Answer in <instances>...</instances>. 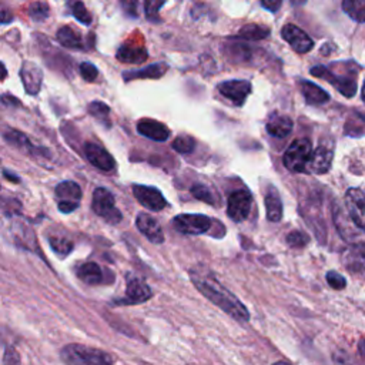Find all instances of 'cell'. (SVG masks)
<instances>
[{
  "label": "cell",
  "mask_w": 365,
  "mask_h": 365,
  "mask_svg": "<svg viewBox=\"0 0 365 365\" xmlns=\"http://www.w3.org/2000/svg\"><path fill=\"white\" fill-rule=\"evenodd\" d=\"M190 278L197 289L225 314L238 322H248L250 314L245 305L218 281L208 267L202 264L194 265L190 268Z\"/></svg>",
  "instance_id": "1"
},
{
  "label": "cell",
  "mask_w": 365,
  "mask_h": 365,
  "mask_svg": "<svg viewBox=\"0 0 365 365\" xmlns=\"http://www.w3.org/2000/svg\"><path fill=\"white\" fill-rule=\"evenodd\" d=\"M359 70L361 67L354 61H338L329 66H315L311 68V74L332 84L342 96L354 97L358 90Z\"/></svg>",
  "instance_id": "2"
},
{
  "label": "cell",
  "mask_w": 365,
  "mask_h": 365,
  "mask_svg": "<svg viewBox=\"0 0 365 365\" xmlns=\"http://www.w3.org/2000/svg\"><path fill=\"white\" fill-rule=\"evenodd\" d=\"M60 356L66 365H113L110 354L81 344L63 346Z\"/></svg>",
  "instance_id": "3"
},
{
  "label": "cell",
  "mask_w": 365,
  "mask_h": 365,
  "mask_svg": "<svg viewBox=\"0 0 365 365\" xmlns=\"http://www.w3.org/2000/svg\"><path fill=\"white\" fill-rule=\"evenodd\" d=\"M312 154V145L308 138L294 140L284 153L282 163L292 173H305Z\"/></svg>",
  "instance_id": "4"
},
{
  "label": "cell",
  "mask_w": 365,
  "mask_h": 365,
  "mask_svg": "<svg viewBox=\"0 0 365 365\" xmlns=\"http://www.w3.org/2000/svg\"><path fill=\"white\" fill-rule=\"evenodd\" d=\"M93 211L106 220L108 224H118L123 220V214L115 207L114 195L104 187H98L93 192Z\"/></svg>",
  "instance_id": "5"
},
{
  "label": "cell",
  "mask_w": 365,
  "mask_h": 365,
  "mask_svg": "<svg viewBox=\"0 0 365 365\" xmlns=\"http://www.w3.org/2000/svg\"><path fill=\"white\" fill-rule=\"evenodd\" d=\"M174 228L187 235H200L210 231L212 220L202 214H178L173 220Z\"/></svg>",
  "instance_id": "6"
},
{
  "label": "cell",
  "mask_w": 365,
  "mask_h": 365,
  "mask_svg": "<svg viewBox=\"0 0 365 365\" xmlns=\"http://www.w3.org/2000/svg\"><path fill=\"white\" fill-rule=\"evenodd\" d=\"M57 198V207L61 212H73L81 198V188L74 181H63L56 185L54 190Z\"/></svg>",
  "instance_id": "7"
},
{
  "label": "cell",
  "mask_w": 365,
  "mask_h": 365,
  "mask_svg": "<svg viewBox=\"0 0 365 365\" xmlns=\"http://www.w3.org/2000/svg\"><path fill=\"white\" fill-rule=\"evenodd\" d=\"M252 204V195L248 190L241 188L230 194L227 202V214L235 222H242L247 220Z\"/></svg>",
  "instance_id": "8"
},
{
  "label": "cell",
  "mask_w": 365,
  "mask_h": 365,
  "mask_svg": "<svg viewBox=\"0 0 365 365\" xmlns=\"http://www.w3.org/2000/svg\"><path fill=\"white\" fill-rule=\"evenodd\" d=\"M251 90L252 86L248 80H228L217 84V91L235 106H242Z\"/></svg>",
  "instance_id": "9"
},
{
  "label": "cell",
  "mask_w": 365,
  "mask_h": 365,
  "mask_svg": "<svg viewBox=\"0 0 365 365\" xmlns=\"http://www.w3.org/2000/svg\"><path fill=\"white\" fill-rule=\"evenodd\" d=\"M133 195L144 208L150 211H161L167 207V200L155 187L135 184L133 185Z\"/></svg>",
  "instance_id": "10"
},
{
  "label": "cell",
  "mask_w": 365,
  "mask_h": 365,
  "mask_svg": "<svg viewBox=\"0 0 365 365\" xmlns=\"http://www.w3.org/2000/svg\"><path fill=\"white\" fill-rule=\"evenodd\" d=\"M345 205L352 222L359 230L365 231V194L359 188H348Z\"/></svg>",
  "instance_id": "11"
},
{
  "label": "cell",
  "mask_w": 365,
  "mask_h": 365,
  "mask_svg": "<svg viewBox=\"0 0 365 365\" xmlns=\"http://www.w3.org/2000/svg\"><path fill=\"white\" fill-rule=\"evenodd\" d=\"M281 37L292 47L294 51L298 54H305L314 47L312 38L295 24H285L281 29Z\"/></svg>",
  "instance_id": "12"
},
{
  "label": "cell",
  "mask_w": 365,
  "mask_h": 365,
  "mask_svg": "<svg viewBox=\"0 0 365 365\" xmlns=\"http://www.w3.org/2000/svg\"><path fill=\"white\" fill-rule=\"evenodd\" d=\"M150 287L140 278H130L125 287V295L121 299L115 301V305H133L143 304L151 298Z\"/></svg>",
  "instance_id": "13"
},
{
  "label": "cell",
  "mask_w": 365,
  "mask_h": 365,
  "mask_svg": "<svg viewBox=\"0 0 365 365\" xmlns=\"http://www.w3.org/2000/svg\"><path fill=\"white\" fill-rule=\"evenodd\" d=\"M20 78L26 93L30 96H36L41 87L43 71L36 63L26 60L21 63L20 67Z\"/></svg>",
  "instance_id": "14"
},
{
  "label": "cell",
  "mask_w": 365,
  "mask_h": 365,
  "mask_svg": "<svg viewBox=\"0 0 365 365\" xmlns=\"http://www.w3.org/2000/svg\"><path fill=\"white\" fill-rule=\"evenodd\" d=\"M84 154H86V158L88 160V163L101 171H111L115 165L113 155L104 147H101L96 143H90V141L86 143Z\"/></svg>",
  "instance_id": "15"
},
{
  "label": "cell",
  "mask_w": 365,
  "mask_h": 365,
  "mask_svg": "<svg viewBox=\"0 0 365 365\" xmlns=\"http://www.w3.org/2000/svg\"><path fill=\"white\" fill-rule=\"evenodd\" d=\"M334 158V151L325 144L318 145L309 158V163L307 165L305 173H312V174H325L329 171L331 164Z\"/></svg>",
  "instance_id": "16"
},
{
  "label": "cell",
  "mask_w": 365,
  "mask_h": 365,
  "mask_svg": "<svg viewBox=\"0 0 365 365\" xmlns=\"http://www.w3.org/2000/svg\"><path fill=\"white\" fill-rule=\"evenodd\" d=\"M135 225L140 230V232L153 244H163L164 242V234L158 224V221L151 217L147 212H140L135 218Z\"/></svg>",
  "instance_id": "17"
},
{
  "label": "cell",
  "mask_w": 365,
  "mask_h": 365,
  "mask_svg": "<svg viewBox=\"0 0 365 365\" xmlns=\"http://www.w3.org/2000/svg\"><path fill=\"white\" fill-rule=\"evenodd\" d=\"M137 131L141 135H144L150 140H154V141H165V140H168V137L171 134L170 128L165 124H163L157 120H151V118L140 120L137 123Z\"/></svg>",
  "instance_id": "18"
},
{
  "label": "cell",
  "mask_w": 365,
  "mask_h": 365,
  "mask_svg": "<svg viewBox=\"0 0 365 365\" xmlns=\"http://www.w3.org/2000/svg\"><path fill=\"white\" fill-rule=\"evenodd\" d=\"M264 204H265V212L267 218L271 222H278L282 218V201L279 197V192L275 187H268L264 194Z\"/></svg>",
  "instance_id": "19"
},
{
  "label": "cell",
  "mask_w": 365,
  "mask_h": 365,
  "mask_svg": "<svg viewBox=\"0 0 365 365\" xmlns=\"http://www.w3.org/2000/svg\"><path fill=\"white\" fill-rule=\"evenodd\" d=\"M118 61L125 64H141L147 60L148 53L143 46H131V44H121L115 53Z\"/></svg>",
  "instance_id": "20"
},
{
  "label": "cell",
  "mask_w": 365,
  "mask_h": 365,
  "mask_svg": "<svg viewBox=\"0 0 365 365\" xmlns=\"http://www.w3.org/2000/svg\"><path fill=\"white\" fill-rule=\"evenodd\" d=\"M168 70L167 63H153L148 67L140 68V70H131V71H124L123 78L125 81L137 80V78H160L163 77Z\"/></svg>",
  "instance_id": "21"
},
{
  "label": "cell",
  "mask_w": 365,
  "mask_h": 365,
  "mask_svg": "<svg viewBox=\"0 0 365 365\" xmlns=\"http://www.w3.org/2000/svg\"><path fill=\"white\" fill-rule=\"evenodd\" d=\"M342 262L346 269L359 272L365 269V245H352L346 248L342 255Z\"/></svg>",
  "instance_id": "22"
},
{
  "label": "cell",
  "mask_w": 365,
  "mask_h": 365,
  "mask_svg": "<svg viewBox=\"0 0 365 365\" xmlns=\"http://www.w3.org/2000/svg\"><path fill=\"white\" fill-rule=\"evenodd\" d=\"M299 87H301V93L308 104L319 106V104H325L329 100V94L312 81L301 80Z\"/></svg>",
  "instance_id": "23"
},
{
  "label": "cell",
  "mask_w": 365,
  "mask_h": 365,
  "mask_svg": "<svg viewBox=\"0 0 365 365\" xmlns=\"http://www.w3.org/2000/svg\"><path fill=\"white\" fill-rule=\"evenodd\" d=\"M292 120L288 115L282 114H272L267 123V131L272 137L284 138L292 131Z\"/></svg>",
  "instance_id": "24"
},
{
  "label": "cell",
  "mask_w": 365,
  "mask_h": 365,
  "mask_svg": "<svg viewBox=\"0 0 365 365\" xmlns=\"http://www.w3.org/2000/svg\"><path fill=\"white\" fill-rule=\"evenodd\" d=\"M77 277L87 285H98L103 284L104 275L103 269L96 262H84L77 268Z\"/></svg>",
  "instance_id": "25"
},
{
  "label": "cell",
  "mask_w": 365,
  "mask_h": 365,
  "mask_svg": "<svg viewBox=\"0 0 365 365\" xmlns=\"http://www.w3.org/2000/svg\"><path fill=\"white\" fill-rule=\"evenodd\" d=\"M57 41L63 46V47H67V48H74V50H80V48H84L83 46V40L81 37L68 26H63L57 30Z\"/></svg>",
  "instance_id": "26"
},
{
  "label": "cell",
  "mask_w": 365,
  "mask_h": 365,
  "mask_svg": "<svg viewBox=\"0 0 365 365\" xmlns=\"http://www.w3.org/2000/svg\"><path fill=\"white\" fill-rule=\"evenodd\" d=\"M269 34V29L261 24H255V23H250L245 24L238 31V37L244 38V40H251V41H257V40H262L265 37H268Z\"/></svg>",
  "instance_id": "27"
},
{
  "label": "cell",
  "mask_w": 365,
  "mask_h": 365,
  "mask_svg": "<svg viewBox=\"0 0 365 365\" xmlns=\"http://www.w3.org/2000/svg\"><path fill=\"white\" fill-rule=\"evenodd\" d=\"M345 133L352 137H359L365 134V114L361 111H354L345 123Z\"/></svg>",
  "instance_id": "28"
},
{
  "label": "cell",
  "mask_w": 365,
  "mask_h": 365,
  "mask_svg": "<svg viewBox=\"0 0 365 365\" xmlns=\"http://www.w3.org/2000/svg\"><path fill=\"white\" fill-rule=\"evenodd\" d=\"M342 10L352 20L365 23V0H342Z\"/></svg>",
  "instance_id": "29"
},
{
  "label": "cell",
  "mask_w": 365,
  "mask_h": 365,
  "mask_svg": "<svg viewBox=\"0 0 365 365\" xmlns=\"http://www.w3.org/2000/svg\"><path fill=\"white\" fill-rule=\"evenodd\" d=\"M67 4L71 10V14L74 16V19L80 23H83L84 26H90L91 24V14L88 13V10L86 9L84 3L81 0H67Z\"/></svg>",
  "instance_id": "30"
},
{
  "label": "cell",
  "mask_w": 365,
  "mask_h": 365,
  "mask_svg": "<svg viewBox=\"0 0 365 365\" xmlns=\"http://www.w3.org/2000/svg\"><path fill=\"white\" fill-rule=\"evenodd\" d=\"M250 56L251 53L244 43H234V44H228L227 47V58H230L234 63H242L248 60Z\"/></svg>",
  "instance_id": "31"
},
{
  "label": "cell",
  "mask_w": 365,
  "mask_h": 365,
  "mask_svg": "<svg viewBox=\"0 0 365 365\" xmlns=\"http://www.w3.org/2000/svg\"><path fill=\"white\" fill-rule=\"evenodd\" d=\"M87 110H88V113H90L94 118H97L98 121L104 123L107 127L110 125V120H108L110 107H108L106 103H103V101H91V103L88 104Z\"/></svg>",
  "instance_id": "32"
},
{
  "label": "cell",
  "mask_w": 365,
  "mask_h": 365,
  "mask_svg": "<svg viewBox=\"0 0 365 365\" xmlns=\"http://www.w3.org/2000/svg\"><path fill=\"white\" fill-rule=\"evenodd\" d=\"M4 140L9 143V144H11V145H14V147H17V148H31L33 150V147H31V144H30V141H29V138L23 134V133H20V131H17V130H7L6 133H4Z\"/></svg>",
  "instance_id": "33"
},
{
  "label": "cell",
  "mask_w": 365,
  "mask_h": 365,
  "mask_svg": "<svg viewBox=\"0 0 365 365\" xmlns=\"http://www.w3.org/2000/svg\"><path fill=\"white\" fill-rule=\"evenodd\" d=\"M48 242L51 250L58 255H67L73 250V242L66 237H50Z\"/></svg>",
  "instance_id": "34"
},
{
  "label": "cell",
  "mask_w": 365,
  "mask_h": 365,
  "mask_svg": "<svg viewBox=\"0 0 365 365\" xmlns=\"http://www.w3.org/2000/svg\"><path fill=\"white\" fill-rule=\"evenodd\" d=\"M29 16L34 21H43L48 17V4L44 1H34L29 7Z\"/></svg>",
  "instance_id": "35"
},
{
  "label": "cell",
  "mask_w": 365,
  "mask_h": 365,
  "mask_svg": "<svg viewBox=\"0 0 365 365\" xmlns=\"http://www.w3.org/2000/svg\"><path fill=\"white\" fill-rule=\"evenodd\" d=\"M194 147H195V141L190 135H178L173 141V148L181 154H190L194 150Z\"/></svg>",
  "instance_id": "36"
},
{
  "label": "cell",
  "mask_w": 365,
  "mask_h": 365,
  "mask_svg": "<svg viewBox=\"0 0 365 365\" xmlns=\"http://www.w3.org/2000/svg\"><path fill=\"white\" fill-rule=\"evenodd\" d=\"M191 194L197 198V200H201V201H205L208 204H214V194L211 192V190L208 187H205L204 184H194L191 187Z\"/></svg>",
  "instance_id": "37"
},
{
  "label": "cell",
  "mask_w": 365,
  "mask_h": 365,
  "mask_svg": "<svg viewBox=\"0 0 365 365\" xmlns=\"http://www.w3.org/2000/svg\"><path fill=\"white\" fill-rule=\"evenodd\" d=\"M165 3V0H144V9H145V16L147 19L153 21H158V11L161 6Z\"/></svg>",
  "instance_id": "38"
},
{
  "label": "cell",
  "mask_w": 365,
  "mask_h": 365,
  "mask_svg": "<svg viewBox=\"0 0 365 365\" xmlns=\"http://www.w3.org/2000/svg\"><path fill=\"white\" fill-rule=\"evenodd\" d=\"M327 282L334 289H344L346 287V279L336 271L327 272Z\"/></svg>",
  "instance_id": "39"
},
{
  "label": "cell",
  "mask_w": 365,
  "mask_h": 365,
  "mask_svg": "<svg viewBox=\"0 0 365 365\" xmlns=\"http://www.w3.org/2000/svg\"><path fill=\"white\" fill-rule=\"evenodd\" d=\"M80 74L86 81H94L98 76V70L94 64L84 61L80 64Z\"/></svg>",
  "instance_id": "40"
},
{
  "label": "cell",
  "mask_w": 365,
  "mask_h": 365,
  "mask_svg": "<svg viewBox=\"0 0 365 365\" xmlns=\"http://www.w3.org/2000/svg\"><path fill=\"white\" fill-rule=\"evenodd\" d=\"M120 6L127 17L130 19L138 17V0H120Z\"/></svg>",
  "instance_id": "41"
},
{
  "label": "cell",
  "mask_w": 365,
  "mask_h": 365,
  "mask_svg": "<svg viewBox=\"0 0 365 365\" xmlns=\"http://www.w3.org/2000/svg\"><path fill=\"white\" fill-rule=\"evenodd\" d=\"M309 241L308 235L301 232V231H292L288 234L287 237V242L291 245V247H304L307 242Z\"/></svg>",
  "instance_id": "42"
},
{
  "label": "cell",
  "mask_w": 365,
  "mask_h": 365,
  "mask_svg": "<svg viewBox=\"0 0 365 365\" xmlns=\"http://www.w3.org/2000/svg\"><path fill=\"white\" fill-rule=\"evenodd\" d=\"M3 364L4 365H20V356H19V354H17V351L14 348L7 346L4 349Z\"/></svg>",
  "instance_id": "43"
},
{
  "label": "cell",
  "mask_w": 365,
  "mask_h": 365,
  "mask_svg": "<svg viewBox=\"0 0 365 365\" xmlns=\"http://www.w3.org/2000/svg\"><path fill=\"white\" fill-rule=\"evenodd\" d=\"M259 1L264 9H267L268 11H272V13L278 11L282 4V0H259Z\"/></svg>",
  "instance_id": "44"
},
{
  "label": "cell",
  "mask_w": 365,
  "mask_h": 365,
  "mask_svg": "<svg viewBox=\"0 0 365 365\" xmlns=\"http://www.w3.org/2000/svg\"><path fill=\"white\" fill-rule=\"evenodd\" d=\"M1 103L4 104V106H19L20 103H19V100L17 98H14V97H10V96H7V94H3L1 96Z\"/></svg>",
  "instance_id": "45"
},
{
  "label": "cell",
  "mask_w": 365,
  "mask_h": 365,
  "mask_svg": "<svg viewBox=\"0 0 365 365\" xmlns=\"http://www.w3.org/2000/svg\"><path fill=\"white\" fill-rule=\"evenodd\" d=\"M10 20H13V16H9V14H7V10H3V11H1V23H3V24H7Z\"/></svg>",
  "instance_id": "46"
},
{
  "label": "cell",
  "mask_w": 365,
  "mask_h": 365,
  "mask_svg": "<svg viewBox=\"0 0 365 365\" xmlns=\"http://www.w3.org/2000/svg\"><path fill=\"white\" fill-rule=\"evenodd\" d=\"M3 174H4V177H6L7 180H11V181H14V182H19V181H20V180L17 178V175H16V174H9V171H7V170H4V171H3Z\"/></svg>",
  "instance_id": "47"
},
{
  "label": "cell",
  "mask_w": 365,
  "mask_h": 365,
  "mask_svg": "<svg viewBox=\"0 0 365 365\" xmlns=\"http://www.w3.org/2000/svg\"><path fill=\"white\" fill-rule=\"evenodd\" d=\"M289 1H291L292 6H302L307 0H289Z\"/></svg>",
  "instance_id": "48"
},
{
  "label": "cell",
  "mask_w": 365,
  "mask_h": 365,
  "mask_svg": "<svg viewBox=\"0 0 365 365\" xmlns=\"http://www.w3.org/2000/svg\"><path fill=\"white\" fill-rule=\"evenodd\" d=\"M361 97H362V101L365 103V81L362 84V88H361Z\"/></svg>",
  "instance_id": "49"
},
{
  "label": "cell",
  "mask_w": 365,
  "mask_h": 365,
  "mask_svg": "<svg viewBox=\"0 0 365 365\" xmlns=\"http://www.w3.org/2000/svg\"><path fill=\"white\" fill-rule=\"evenodd\" d=\"M272 365H288L287 362H282V361H279V362H275V364H272Z\"/></svg>",
  "instance_id": "50"
}]
</instances>
